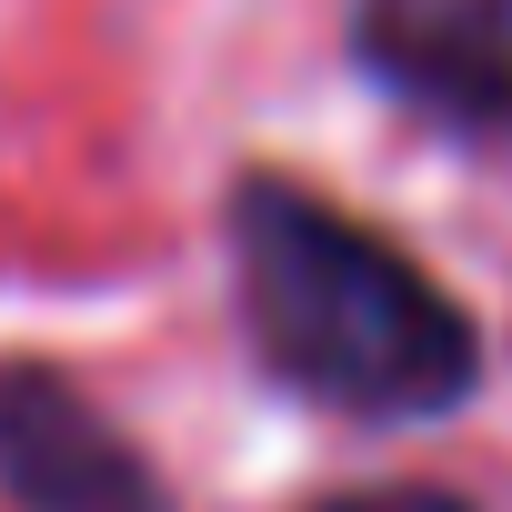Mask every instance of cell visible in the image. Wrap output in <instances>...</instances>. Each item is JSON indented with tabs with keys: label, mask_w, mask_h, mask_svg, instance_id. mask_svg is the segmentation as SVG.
Segmentation results:
<instances>
[{
	"label": "cell",
	"mask_w": 512,
	"mask_h": 512,
	"mask_svg": "<svg viewBox=\"0 0 512 512\" xmlns=\"http://www.w3.org/2000/svg\"><path fill=\"white\" fill-rule=\"evenodd\" d=\"M221 231L241 332L272 382L362 422H442L472 402L482 332L402 241H382L292 171H241Z\"/></svg>",
	"instance_id": "6da1fadb"
},
{
	"label": "cell",
	"mask_w": 512,
	"mask_h": 512,
	"mask_svg": "<svg viewBox=\"0 0 512 512\" xmlns=\"http://www.w3.org/2000/svg\"><path fill=\"white\" fill-rule=\"evenodd\" d=\"M0 502L11 512H171L161 462L61 362H31V352L0 362Z\"/></svg>",
	"instance_id": "7a4b0ae2"
},
{
	"label": "cell",
	"mask_w": 512,
	"mask_h": 512,
	"mask_svg": "<svg viewBox=\"0 0 512 512\" xmlns=\"http://www.w3.org/2000/svg\"><path fill=\"white\" fill-rule=\"evenodd\" d=\"M352 61L442 131H512V0H352Z\"/></svg>",
	"instance_id": "3957f363"
},
{
	"label": "cell",
	"mask_w": 512,
	"mask_h": 512,
	"mask_svg": "<svg viewBox=\"0 0 512 512\" xmlns=\"http://www.w3.org/2000/svg\"><path fill=\"white\" fill-rule=\"evenodd\" d=\"M312 512H472V502L442 492V482H372V492H332V502H312Z\"/></svg>",
	"instance_id": "277c9868"
}]
</instances>
